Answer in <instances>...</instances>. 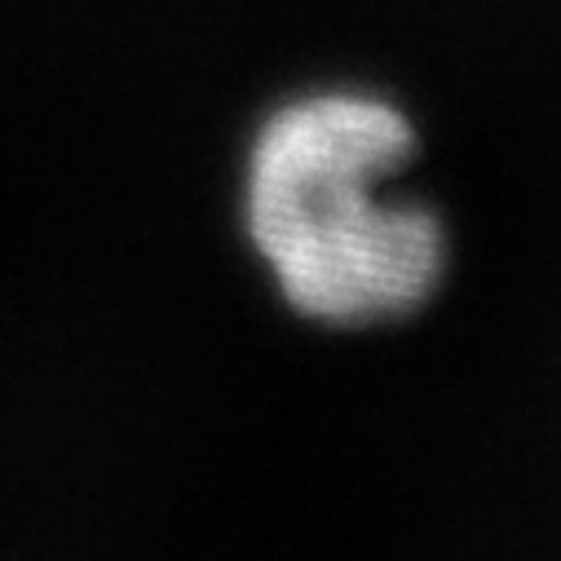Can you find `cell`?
Returning a JSON list of instances; mask_svg holds the SVG:
<instances>
[{
    "label": "cell",
    "mask_w": 561,
    "mask_h": 561,
    "mask_svg": "<svg viewBox=\"0 0 561 561\" xmlns=\"http://www.w3.org/2000/svg\"><path fill=\"white\" fill-rule=\"evenodd\" d=\"M411 156V124L376 98H310L265 124L248 173V230L293 310L371 328L415 314L438 293L447 270L438 217L371 199V186Z\"/></svg>",
    "instance_id": "obj_1"
}]
</instances>
